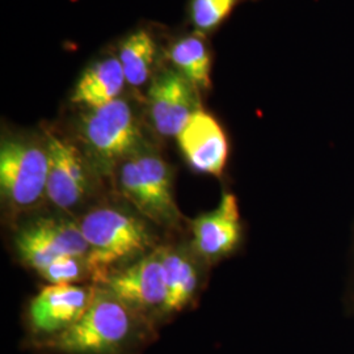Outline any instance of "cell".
Masks as SVG:
<instances>
[{
	"label": "cell",
	"mask_w": 354,
	"mask_h": 354,
	"mask_svg": "<svg viewBox=\"0 0 354 354\" xmlns=\"http://www.w3.org/2000/svg\"><path fill=\"white\" fill-rule=\"evenodd\" d=\"M140 314L105 288H96L88 310L46 345L66 354H121L140 337Z\"/></svg>",
	"instance_id": "6da1fadb"
},
{
	"label": "cell",
	"mask_w": 354,
	"mask_h": 354,
	"mask_svg": "<svg viewBox=\"0 0 354 354\" xmlns=\"http://www.w3.org/2000/svg\"><path fill=\"white\" fill-rule=\"evenodd\" d=\"M79 225L88 244L86 259L91 279L100 285L113 273L114 266L137 257L152 245L147 226L121 209H95Z\"/></svg>",
	"instance_id": "7a4b0ae2"
},
{
	"label": "cell",
	"mask_w": 354,
	"mask_h": 354,
	"mask_svg": "<svg viewBox=\"0 0 354 354\" xmlns=\"http://www.w3.org/2000/svg\"><path fill=\"white\" fill-rule=\"evenodd\" d=\"M117 167L118 189L127 201L155 223L175 226L180 212L172 194L169 165L156 153L140 151Z\"/></svg>",
	"instance_id": "3957f363"
},
{
	"label": "cell",
	"mask_w": 354,
	"mask_h": 354,
	"mask_svg": "<svg viewBox=\"0 0 354 354\" xmlns=\"http://www.w3.org/2000/svg\"><path fill=\"white\" fill-rule=\"evenodd\" d=\"M82 138L91 155L105 167H117L138 153L142 134L131 106L117 99L83 115Z\"/></svg>",
	"instance_id": "277c9868"
},
{
	"label": "cell",
	"mask_w": 354,
	"mask_h": 354,
	"mask_svg": "<svg viewBox=\"0 0 354 354\" xmlns=\"http://www.w3.org/2000/svg\"><path fill=\"white\" fill-rule=\"evenodd\" d=\"M49 153L46 145L23 138L1 140V196L15 207H29L46 194Z\"/></svg>",
	"instance_id": "5b68a950"
},
{
	"label": "cell",
	"mask_w": 354,
	"mask_h": 354,
	"mask_svg": "<svg viewBox=\"0 0 354 354\" xmlns=\"http://www.w3.org/2000/svg\"><path fill=\"white\" fill-rule=\"evenodd\" d=\"M15 247L26 266L37 272L58 257L88 253L80 225L57 218H41L26 223L17 231Z\"/></svg>",
	"instance_id": "8992f818"
},
{
	"label": "cell",
	"mask_w": 354,
	"mask_h": 354,
	"mask_svg": "<svg viewBox=\"0 0 354 354\" xmlns=\"http://www.w3.org/2000/svg\"><path fill=\"white\" fill-rule=\"evenodd\" d=\"M102 286L140 315L158 308L165 313L168 289L163 247L114 270Z\"/></svg>",
	"instance_id": "52a82bcc"
},
{
	"label": "cell",
	"mask_w": 354,
	"mask_h": 354,
	"mask_svg": "<svg viewBox=\"0 0 354 354\" xmlns=\"http://www.w3.org/2000/svg\"><path fill=\"white\" fill-rule=\"evenodd\" d=\"M197 88L176 70L156 76L147 95L152 127L162 137H175L190 115L200 111Z\"/></svg>",
	"instance_id": "ba28073f"
},
{
	"label": "cell",
	"mask_w": 354,
	"mask_h": 354,
	"mask_svg": "<svg viewBox=\"0 0 354 354\" xmlns=\"http://www.w3.org/2000/svg\"><path fill=\"white\" fill-rule=\"evenodd\" d=\"M96 288L77 285H48L32 299L28 310L30 329L54 337L71 327L88 310Z\"/></svg>",
	"instance_id": "9c48e42d"
},
{
	"label": "cell",
	"mask_w": 354,
	"mask_h": 354,
	"mask_svg": "<svg viewBox=\"0 0 354 354\" xmlns=\"http://www.w3.org/2000/svg\"><path fill=\"white\" fill-rule=\"evenodd\" d=\"M45 145L49 153L46 196L57 207L70 210L88 192L87 165L76 146L64 138L49 133Z\"/></svg>",
	"instance_id": "30bf717a"
},
{
	"label": "cell",
	"mask_w": 354,
	"mask_h": 354,
	"mask_svg": "<svg viewBox=\"0 0 354 354\" xmlns=\"http://www.w3.org/2000/svg\"><path fill=\"white\" fill-rule=\"evenodd\" d=\"M190 167L198 172L221 177L227 165L228 140L223 127L203 109L190 115L176 137Z\"/></svg>",
	"instance_id": "8fae6325"
},
{
	"label": "cell",
	"mask_w": 354,
	"mask_h": 354,
	"mask_svg": "<svg viewBox=\"0 0 354 354\" xmlns=\"http://www.w3.org/2000/svg\"><path fill=\"white\" fill-rule=\"evenodd\" d=\"M239 203L232 193L222 194L218 207L193 222V247L207 261H216L234 252L241 244Z\"/></svg>",
	"instance_id": "7c38bea8"
},
{
	"label": "cell",
	"mask_w": 354,
	"mask_h": 354,
	"mask_svg": "<svg viewBox=\"0 0 354 354\" xmlns=\"http://www.w3.org/2000/svg\"><path fill=\"white\" fill-rule=\"evenodd\" d=\"M127 77L118 57H108L88 67L76 83L71 102L88 109L120 99Z\"/></svg>",
	"instance_id": "4fadbf2b"
},
{
	"label": "cell",
	"mask_w": 354,
	"mask_h": 354,
	"mask_svg": "<svg viewBox=\"0 0 354 354\" xmlns=\"http://www.w3.org/2000/svg\"><path fill=\"white\" fill-rule=\"evenodd\" d=\"M163 256L168 289L165 313H177L192 301L198 285V270L194 260L184 251L163 247Z\"/></svg>",
	"instance_id": "5bb4252c"
},
{
	"label": "cell",
	"mask_w": 354,
	"mask_h": 354,
	"mask_svg": "<svg viewBox=\"0 0 354 354\" xmlns=\"http://www.w3.org/2000/svg\"><path fill=\"white\" fill-rule=\"evenodd\" d=\"M171 62L197 89H207L212 84V58L203 38L196 35L180 38L169 48Z\"/></svg>",
	"instance_id": "9a60e30c"
},
{
	"label": "cell",
	"mask_w": 354,
	"mask_h": 354,
	"mask_svg": "<svg viewBox=\"0 0 354 354\" xmlns=\"http://www.w3.org/2000/svg\"><path fill=\"white\" fill-rule=\"evenodd\" d=\"M155 55V41L151 35L143 29L131 33L121 44L118 61L122 66L127 84L140 87L149 80Z\"/></svg>",
	"instance_id": "2e32d148"
},
{
	"label": "cell",
	"mask_w": 354,
	"mask_h": 354,
	"mask_svg": "<svg viewBox=\"0 0 354 354\" xmlns=\"http://www.w3.org/2000/svg\"><path fill=\"white\" fill-rule=\"evenodd\" d=\"M38 273L50 285H74L84 277H91L86 256L58 257Z\"/></svg>",
	"instance_id": "e0dca14e"
},
{
	"label": "cell",
	"mask_w": 354,
	"mask_h": 354,
	"mask_svg": "<svg viewBox=\"0 0 354 354\" xmlns=\"http://www.w3.org/2000/svg\"><path fill=\"white\" fill-rule=\"evenodd\" d=\"M238 0H193L190 7L192 21L201 32H209L219 26Z\"/></svg>",
	"instance_id": "ac0fdd59"
},
{
	"label": "cell",
	"mask_w": 354,
	"mask_h": 354,
	"mask_svg": "<svg viewBox=\"0 0 354 354\" xmlns=\"http://www.w3.org/2000/svg\"><path fill=\"white\" fill-rule=\"evenodd\" d=\"M352 304H353L354 308V253H353V273H352Z\"/></svg>",
	"instance_id": "d6986e66"
}]
</instances>
